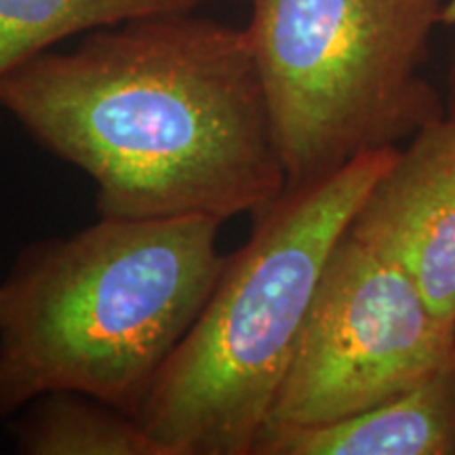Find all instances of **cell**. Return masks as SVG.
I'll return each mask as SVG.
<instances>
[{"label":"cell","instance_id":"6da1fadb","mask_svg":"<svg viewBox=\"0 0 455 455\" xmlns=\"http://www.w3.org/2000/svg\"><path fill=\"white\" fill-rule=\"evenodd\" d=\"M190 13L100 28L0 81V110L89 175L100 218L224 224L287 192L247 28Z\"/></svg>","mask_w":455,"mask_h":455},{"label":"cell","instance_id":"7a4b0ae2","mask_svg":"<svg viewBox=\"0 0 455 455\" xmlns=\"http://www.w3.org/2000/svg\"><path fill=\"white\" fill-rule=\"evenodd\" d=\"M220 220H118L34 243L0 281V418L78 392L138 418L220 281Z\"/></svg>","mask_w":455,"mask_h":455},{"label":"cell","instance_id":"3957f363","mask_svg":"<svg viewBox=\"0 0 455 455\" xmlns=\"http://www.w3.org/2000/svg\"><path fill=\"white\" fill-rule=\"evenodd\" d=\"M398 148H379L255 215L138 419L169 455H253L331 255Z\"/></svg>","mask_w":455,"mask_h":455},{"label":"cell","instance_id":"277c9868","mask_svg":"<svg viewBox=\"0 0 455 455\" xmlns=\"http://www.w3.org/2000/svg\"><path fill=\"white\" fill-rule=\"evenodd\" d=\"M247 26L289 188L443 116L422 76L443 0H251Z\"/></svg>","mask_w":455,"mask_h":455},{"label":"cell","instance_id":"5b68a950","mask_svg":"<svg viewBox=\"0 0 455 455\" xmlns=\"http://www.w3.org/2000/svg\"><path fill=\"white\" fill-rule=\"evenodd\" d=\"M451 365L455 325L432 312L405 272L346 232L264 435L352 418Z\"/></svg>","mask_w":455,"mask_h":455},{"label":"cell","instance_id":"8992f818","mask_svg":"<svg viewBox=\"0 0 455 455\" xmlns=\"http://www.w3.org/2000/svg\"><path fill=\"white\" fill-rule=\"evenodd\" d=\"M348 232L415 283L455 325V123L430 121L375 181Z\"/></svg>","mask_w":455,"mask_h":455},{"label":"cell","instance_id":"52a82bcc","mask_svg":"<svg viewBox=\"0 0 455 455\" xmlns=\"http://www.w3.org/2000/svg\"><path fill=\"white\" fill-rule=\"evenodd\" d=\"M253 455H455V365L339 422L266 432Z\"/></svg>","mask_w":455,"mask_h":455},{"label":"cell","instance_id":"ba28073f","mask_svg":"<svg viewBox=\"0 0 455 455\" xmlns=\"http://www.w3.org/2000/svg\"><path fill=\"white\" fill-rule=\"evenodd\" d=\"M24 455H169L133 415L78 392H47L13 424Z\"/></svg>","mask_w":455,"mask_h":455},{"label":"cell","instance_id":"9c48e42d","mask_svg":"<svg viewBox=\"0 0 455 455\" xmlns=\"http://www.w3.org/2000/svg\"><path fill=\"white\" fill-rule=\"evenodd\" d=\"M207 0H0V81L74 34L135 17L186 13Z\"/></svg>","mask_w":455,"mask_h":455},{"label":"cell","instance_id":"30bf717a","mask_svg":"<svg viewBox=\"0 0 455 455\" xmlns=\"http://www.w3.org/2000/svg\"><path fill=\"white\" fill-rule=\"evenodd\" d=\"M447 116L455 123V55H453L451 72H449V114Z\"/></svg>","mask_w":455,"mask_h":455},{"label":"cell","instance_id":"8fae6325","mask_svg":"<svg viewBox=\"0 0 455 455\" xmlns=\"http://www.w3.org/2000/svg\"><path fill=\"white\" fill-rule=\"evenodd\" d=\"M443 24L455 26V0H447L443 4Z\"/></svg>","mask_w":455,"mask_h":455}]
</instances>
